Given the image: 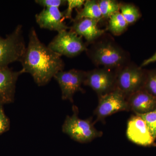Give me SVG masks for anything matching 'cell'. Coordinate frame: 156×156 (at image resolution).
I'll return each instance as SVG.
<instances>
[{"instance_id": "1", "label": "cell", "mask_w": 156, "mask_h": 156, "mask_svg": "<svg viewBox=\"0 0 156 156\" xmlns=\"http://www.w3.org/2000/svg\"><path fill=\"white\" fill-rule=\"evenodd\" d=\"M29 42L20 61L23 73H29L39 86L46 85L64 69L61 55L40 41L34 29H31Z\"/></svg>"}, {"instance_id": "2", "label": "cell", "mask_w": 156, "mask_h": 156, "mask_svg": "<svg viewBox=\"0 0 156 156\" xmlns=\"http://www.w3.org/2000/svg\"><path fill=\"white\" fill-rule=\"evenodd\" d=\"M73 115L67 116L62 126V131L73 140L81 143L91 142L103 135L102 131L94 127L92 118L82 119L78 116L77 107L73 106Z\"/></svg>"}, {"instance_id": "3", "label": "cell", "mask_w": 156, "mask_h": 156, "mask_svg": "<svg viewBox=\"0 0 156 156\" xmlns=\"http://www.w3.org/2000/svg\"><path fill=\"white\" fill-rule=\"evenodd\" d=\"M22 28L18 25L5 38L0 37V69L8 67L10 63L22 58L26 48Z\"/></svg>"}, {"instance_id": "4", "label": "cell", "mask_w": 156, "mask_h": 156, "mask_svg": "<svg viewBox=\"0 0 156 156\" xmlns=\"http://www.w3.org/2000/svg\"><path fill=\"white\" fill-rule=\"evenodd\" d=\"M147 72L141 67L128 66L116 72V87L127 98L134 92L143 89Z\"/></svg>"}, {"instance_id": "5", "label": "cell", "mask_w": 156, "mask_h": 156, "mask_svg": "<svg viewBox=\"0 0 156 156\" xmlns=\"http://www.w3.org/2000/svg\"><path fill=\"white\" fill-rule=\"evenodd\" d=\"M89 53L95 64L106 68L120 67L126 60L124 51L112 42L99 43Z\"/></svg>"}, {"instance_id": "6", "label": "cell", "mask_w": 156, "mask_h": 156, "mask_svg": "<svg viewBox=\"0 0 156 156\" xmlns=\"http://www.w3.org/2000/svg\"><path fill=\"white\" fill-rule=\"evenodd\" d=\"M55 53L62 56L73 57L78 56L87 49L82 37L72 31L58 32L48 46Z\"/></svg>"}, {"instance_id": "7", "label": "cell", "mask_w": 156, "mask_h": 156, "mask_svg": "<svg viewBox=\"0 0 156 156\" xmlns=\"http://www.w3.org/2000/svg\"><path fill=\"white\" fill-rule=\"evenodd\" d=\"M98 98V105L94 112L97 118L95 122H104L106 117L117 112L130 111L127 98L118 89Z\"/></svg>"}, {"instance_id": "8", "label": "cell", "mask_w": 156, "mask_h": 156, "mask_svg": "<svg viewBox=\"0 0 156 156\" xmlns=\"http://www.w3.org/2000/svg\"><path fill=\"white\" fill-rule=\"evenodd\" d=\"M116 81V73L105 68L86 72L83 84L92 88L99 97L114 90Z\"/></svg>"}, {"instance_id": "9", "label": "cell", "mask_w": 156, "mask_h": 156, "mask_svg": "<svg viewBox=\"0 0 156 156\" xmlns=\"http://www.w3.org/2000/svg\"><path fill=\"white\" fill-rule=\"evenodd\" d=\"M86 72L76 69L67 71L59 72L54 76V79L59 84L62 92V100H68L73 102V97L76 92H84L81 87L83 84Z\"/></svg>"}, {"instance_id": "10", "label": "cell", "mask_w": 156, "mask_h": 156, "mask_svg": "<svg viewBox=\"0 0 156 156\" xmlns=\"http://www.w3.org/2000/svg\"><path fill=\"white\" fill-rule=\"evenodd\" d=\"M126 135L130 141L137 145L147 147L155 144V140L145 122L136 115L132 116L128 120Z\"/></svg>"}, {"instance_id": "11", "label": "cell", "mask_w": 156, "mask_h": 156, "mask_svg": "<svg viewBox=\"0 0 156 156\" xmlns=\"http://www.w3.org/2000/svg\"><path fill=\"white\" fill-rule=\"evenodd\" d=\"M35 18L41 28L56 31L58 33L70 28L63 22L64 13L59 11L58 8H44L36 15Z\"/></svg>"}, {"instance_id": "12", "label": "cell", "mask_w": 156, "mask_h": 156, "mask_svg": "<svg viewBox=\"0 0 156 156\" xmlns=\"http://www.w3.org/2000/svg\"><path fill=\"white\" fill-rule=\"evenodd\" d=\"M22 74L21 70L13 71L9 67L0 69V105L14 101L16 82Z\"/></svg>"}, {"instance_id": "13", "label": "cell", "mask_w": 156, "mask_h": 156, "mask_svg": "<svg viewBox=\"0 0 156 156\" xmlns=\"http://www.w3.org/2000/svg\"><path fill=\"white\" fill-rule=\"evenodd\" d=\"M127 101L130 110L135 114H144L156 108V97L143 89L130 95Z\"/></svg>"}, {"instance_id": "14", "label": "cell", "mask_w": 156, "mask_h": 156, "mask_svg": "<svg viewBox=\"0 0 156 156\" xmlns=\"http://www.w3.org/2000/svg\"><path fill=\"white\" fill-rule=\"evenodd\" d=\"M73 24L70 30L81 37H84L88 42H92L101 36L105 30L98 26V20L90 18H83L73 20Z\"/></svg>"}, {"instance_id": "15", "label": "cell", "mask_w": 156, "mask_h": 156, "mask_svg": "<svg viewBox=\"0 0 156 156\" xmlns=\"http://www.w3.org/2000/svg\"><path fill=\"white\" fill-rule=\"evenodd\" d=\"M83 18H90L99 21L102 19V14L98 5V1L87 0L85 1L84 7L80 11L73 20H77Z\"/></svg>"}, {"instance_id": "16", "label": "cell", "mask_w": 156, "mask_h": 156, "mask_svg": "<svg viewBox=\"0 0 156 156\" xmlns=\"http://www.w3.org/2000/svg\"><path fill=\"white\" fill-rule=\"evenodd\" d=\"M128 25V23L120 11L113 14L109 18L108 30L116 35L123 33Z\"/></svg>"}, {"instance_id": "17", "label": "cell", "mask_w": 156, "mask_h": 156, "mask_svg": "<svg viewBox=\"0 0 156 156\" xmlns=\"http://www.w3.org/2000/svg\"><path fill=\"white\" fill-rule=\"evenodd\" d=\"M120 10L128 24L136 22L141 16L139 10L132 4H120Z\"/></svg>"}, {"instance_id": "18", "label": "cell", "mask_w": 156, "mask_h": 156, "mask_svg": "<svg viewBox=\"0 0 156 156\" xmlns=\"http://www.w3.org/2000/svg\"><path fill=\"white\" fill-rule=\"evenodd\" d=\"M101 11L102 18L109 17L118 11H119L120 4L114 0H100L98 1Z\"/></svg>"}, {"instance_id": "19", "label": "cell", "mask_w": 156, "mask_h": 156, "mask_svg": "<svg viewBox=\"0 0 156 156\" xmlns=\"http://www.w3.org/2000/svg\"><path fill=\"white\" fill-rule=\"evenodd\" d=\"M140 117L145 122L151 135L154 140L156 139V108L152 111L144 114H135Z\"/></svg>"}, {"instance_id": "20", "label": "cell", "mask_w": 156, "mask_h": 156, "mask_svg": "<svg viewBox=\"0 0 156 156\" xmlns=\"http://www.w3.org/2000/svg\"><path fill=\"white\" fill-rule=\"evenodd\" d=\"M143 89L156 97V69L147 72L146 78Z\"/></svg>"}, {"instance_id": "21", "label": "cell", "mask_w": 156, "mask_h": 156, "mask_svg": "<svg viewBox=\"0 0 156 156\" xmlns=\"http://www.w3.org/2000/svg\"><path fill=\"white\" fill-rule=\"evenodd\" d=\"M85 1L84 0H68L67 9L64 13V19H72V14L74 9H80L84 5Z\"/></svg>"}, {"instance_id": "22", "label": "cell", "mask_w": 156, "mask_h": 156, "mask_svg": "<svg viewBox=\"0 0 156 156\" xmlns=\"http://www.w3.org/2000/svg\"><path fill=\"white\" fill-rule=\"evenodd\" d=\"M35 2L44 8L56 7L59 8L61 6L67 4V1L65 0H36Z\"/></svg>"}, {"instance_id": "23", "label": "cell", "mask_w": 156, "mask_h": 156, "mask_svg": "<svg viewBox=\"0 0 156 156\" xmlns=\"http://www.w3.org/2000/svg\"><path fill=\"white\" fill-rule=\"evenodd\" d=\"M10 127V120L5 114L2 105H0V134L9 131Z\"/></svg>"}, {"instance_id": "24", "label": "cell", "mask_w": 156, "mask_h": 156, "mask_svg": "<svg viewBox=\"0 0 156 156\" xmlns=\"http://www.w3.org/2000/svg\"><path fill=\"white\" fill-rule=\"evenodd\" d=\"M156 62V52L152 56H151V57L147 58V59H146V60H144V61L143 62L141 65V67L146 66L149 64L150 63H152V62Z\"/></svg>"}]
</instances>
